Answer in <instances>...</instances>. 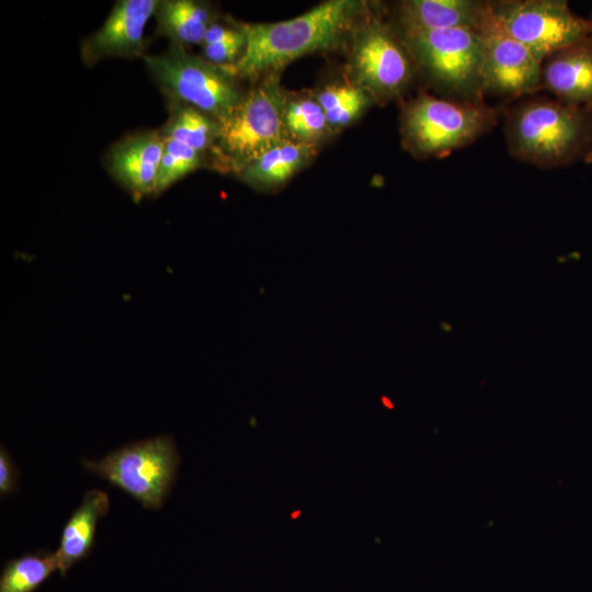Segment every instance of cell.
Segmentation results:
<instances>
[{
	"label": "cell",
	"mask_w": 592,
	"mask_h": 592,
	"mask_svg": "<svg viewBox=\"0 0 592 592\" xmlns=\"http://www.w3.org/2000/svg\"><path fill=\"white\" fill-rule=\"evenodd\" d=\"M509 153L539 169L592 162V111L545 95L503 107Z\"/></svg>",
	"instance_id": "obj_1"
},
{
	"label": "cell",
	"mask_w": 592,
	"mask_h": 592,
	"mask_svg": "<svg viewBox=\"0 0 592 592\" xmlns=\"http://www.w3.org/2000/svg\"><path fill=\"white\" fill-rule=\"evenodd\" d=\"M361 4L330 0L291 20L242 24L246 46L240 58L223 67L231 76L274 73L293 60L335 46L351 25Z\"/></svg>",
	"instance_id": "obj_2"
},
{
	"label": "cell",
	"mask_w": 592,
	"mask_h": 592,
	"mask_svg": "<svg viewBox=\"0 0 592 592\" xmlns=\"http://www.w3.org/2000/svg\"><path fill=\"white\" fill-rule=\"evenodd\" d=\"M501 110L487 102L469 103L421 93L402 109V143L417 157H445L490 133Z\"/></svg>",
	"instance_id": "obj_3"
},
{
	"label": "cell",
	"mask_w": 592,
	"mask_h": 592,
	"mask_svg": "<svg viewBox=\"0 0 592 592\" xmlns=\"http://www.w3.org/2000/svg\"><path fill=\"white\" fill-rule=\"evenodd\" d=\"M421 71L442 98L483 103L482 44L476 30L398 33Z\"/></svg>",
	"instance_id": "obj_4"
},
{
	"label": "cell",
	"mask_w": 592,
	"mask_h": 592,
	"mask_svg": "<svg viewBox=\"0 0 592 592\" xmlns=\"http://www.w3.org/2000/svg\"><path fill=\"white\" fill-rule=\"evenodd\" d=\"M153 81L170 102L191 105L220 122L242 96L232 77L220 66L187 53L172 43L159 55H145Z\"/></svg>",
	"instance_id": "obj_5"
},
{
	"label": "cell",
	"mask_w": 592,
	"mask_h": 592,
	"mask_svg": "<svg viewBox=\"0 0 592 592\" xmlns=\"http://www.w3.org/2000/svg\"><path fill=\"white\" fill-rule=\"evenodd\" d=\"M286 98L275 77L242 96L228 116L218 122L219 152L240 171L272 147L292 139L285 122Z\"/></svg>",
	"instance_id": "obj_6"
},
{
	"label": "cell",
	"mask_w": 592,
	"mask_h": 592,
	"mask_svg": "<svg viewBox=\"0 0 592 592\" xmlns=\"http://www.w3.org/2000/svg\"><path fill=\"white\" fill-rule=\"evenodd\" d=\"M179 463L174 442L166 435L125 445L99 460L82 459L88 471L122 489L146 509L162 506Z\"/></svg>",
	"instance_id": "obj_7"
},
{
	"label": "cell",
	"mask_w": 592,
	"mask_h": 592,
	"mask_svg": "<svg viewBox=\"0 0 592 592\" xmlns=\"http://www.w3.org/2000/svg\"><path fill=\"white\" fill-rule=\"evenodd\" d=\"M488 2L497 22L542 64L554 53L592 34L588 19L576 14L566 0Z\"/></svg>",
	"instance_id": "obj_8"
},
{
	"label": "cell",
	"mask_w": 592,
	"mask_h": 592,
	"mask_svg": "<svg viewBox=\"0 0 592 592\" xmlns=\"http://www.w3.org/2000/svg\"><path fill=\"white\" fill-rule=\"evenodd\" d=\"M482 44L481 83L485 98L513 103L543 91L542 62L497 22L489 10L477 29Z\"/></svg>",
	"instance_id": "obj_9"
},
{
	"label": "cell",
	"mask_w": 592,
	"mask_h": 592,
	"mask_svg": "<svg viewBox=\"0 0 592 592\" xmlns=\"http://www.w3.org/2000/svg\"><path fill=\"white\" fill-rule=\"evenodd\" d=\"M351 66L358 87L380 100L400 96L417 71L400 35L379 20H372L360 29Z\"/></svg>",
	"instance_id": "obj_10"
},
{
	"label": "cell",
	"mask_w": 592,
	"mask_h": 592,
	"mask_svg": "<svg viewBox=\"0 0 592 592\" xmlns=\"http://www.w3.org/2000/svg\"><path fill=\"white\" fill-rule=\"evenodd\" d=\"M157 0H119L103 25L81 46V57L92 66L105 57H144V31L155 14Z\"/></svg>",
	"instance_id": "obj_11"
},
{
	"label": "cell",
	"mask_w": 592,
	"mask_h": 592,
	"mask_svg": "<svg viewBox=\"0 0 592 592\" xmlns=\"http://www.w3.org/2000/svg\"><path fill=\"white\" fill-rule=\"evenodd\" d=\"M164 148L160 130L127 136L113 145L106 156L111 175L135 201L156 193V178Z\"/></svg>",
	"instance_id": "obj_12"
},
{
	"label": "cell",
	"mask_w": 592,
	"mask_h": 592,
	"mask_svg": "<svg viewBox=\"0 0 592 592\" xmlns=\"http://www.w3.org/2000/svg\"><path fill=\"white\" fill-rule=\"evenodd\" d=\"M542 84L560 102L592 111V34L548 56Z\"/></svg>",
	"instance_id": "obj_13"
},
{
	"label": "cell",
	"mask_w": 592,
	"mask_h": 592,
	"mask_svg": "<svg viewBox=\"0 0 592 592\" xmlns=\"http://www.w3.org/2000/svg\"><path fill=\"white\" fill-rule=\"evenodd\" d=\"M487 9L482 0H407L398 5L399 33L478 29Z\"/></svg>",
	"instance_id": "obj_14"
},
{
	"label": "cell",
	"mask_w": 592,
	"mask_h": 592,
	"mask_svg": "<svg viewBox=\"0 0 592 592\" xmlns=\"http://www.w3.org/2000/svg\"><path fill=\"white\" fill-rule=\"evenodd\" d=\"M109 508L106 492L92 489L84 493L81 504L66 522L55 553L61 576L89 556L94 547L98 521L106 514Z\"/></svg>",
	"instance_id": "obj_15"
},
{
	"label": "cell",
	"mask_w": 592,
	"mask_h": 592,
	"mask_svg": "<svg viewBox=\"0 0 592 592\" xmlns=\"http://www.w3.org/2000/svg\"><path fill=\"white\" fill-rule=\"evenodd\" d=\"M312 153L314 144L287 139L244 166L240 177L254 186H275L287 181Z\"/></svg>",
	"instance_id": "obj_16"
},
{
	"label": "cell",
	"mask_w": 592,
	"mask_h": 592,
	"mask_svg": "<svg viewBox=\"0 0 592 592\" xmlns=\"http://www.w3.org/2000/svg\"><path fill=\"white\" fill-rule=\"evenodd\" d=\"M155 16L158 33L179 45L203 44L212 16L207 7L192 0H162Z\"/></svg>",
	"instance_id": "obj_17"
},
{
	"label": "cell",
	"mask_w": 592,
	"mask_h": 592,
	"mask_svg": "<svg viewBox=\"0 0 592 592\" xmlns=\"http://www.w3.org/2000/svg\"><path fill=\"white\" fill-rule=\"evenodd\" d=\"M170 115L160 130L164 138L174 139L203 153L218 137L219 124L202 111L183 103L170 102Z\"/></svg>",
	"instance_id": "obj_18"
},
{
	"label": "cell",
	"mask_w": 592,
	"mask_h": 592,
	"mask_svg": "<svg viewBox=\"0 0 592 592\" xmlns=\"http://www.w3.org/2000/svg\"><path fill=\"white\" fill-rule=\"evenodd\" d=\"M56 570L55 553L39 550L10 559L0 576V592H35Z\"/></svg>",
	"instance_id": "obj_19"
},
{
	"label": "cell",
	"mask_w": 592,
	"mask_h": 592,
	"mask_svg": "<svg viewBox=\"0 0 592 592\" xmlns=\"http://www.w3.org/2000/svg\"><path fill=\"white\" fill-rule=\"evenodd\" d=\"M317 101L325 112L329 128H339L360 116L371 99L361 87L334 84L319 92Z\"/></svg>",
	"instance_id": "obj_20"
},
{
	"label": "cell",
	"mask_w": 592,
	"mask_h": 592,
	"mask_svg": "<svg viewBox=\"0 0 592 592\" xmlns=\"http://www.w3.org/2000/svg\"><path fill=\"white\" fill-rule=\"evenodd\" d=\"M285 122L292 139L314 144L329 129L317 99L301 98L287 102Z\"/></svg>",
	"instance_id": "obj_21"
},
{
	"label": "cell",
	"mask_w": 592,
	"mask_h": 592,
	"mask_svg": "<svg viewBox=\"0 0 592 592\" xmlns=\"http://www.w3.org/2000/svg\"><path fill=\"white\" fill-rule=\"evenodd\" d=\"M202 155L174 139L164 138V148L156 178V193H161L197 169L203 161Z\"/></svg>",
	"instance_id": "obj_22"
},
{
	"label": "cell",
	"mask_w": 592,
	"mask_h": 592,
	"mask_svg": "<svg viewBox=\"0 0 592 592\" xmlns=\"http://www.w3.org/2000/svg\"><path fill=\"white\" fill-rule=\"evenodd\" d=\"M244 46L246 34L242 29V31L232 38L203 45V52L207 61L216 66L229 67L240 58Z\"/></svg>",
	"instance_id": "obj_23"
},
{
	"label": "cell",
	"mask_w": 592,
	"mask_h": 592,
	"mask_svg": "<svg viewBox=\"0 0 592 592\" xmlns=\"http://www.w3.org/2000/svg\"><path fill=\"white\" fill-rule=\"evenodd\" d=\"M19 470L10 454L2 445L0 449V494L7 496L16 490Z\"/></svg>",
	"instance_id": "obj_24"
},
{
	"label": "cell",
	"mask_w": 592,
	"mask_h": 592,
	"mask_svg": "<svg viewBox=\"0 0 592 592\" xmlns=\"http://www.w3.org/2000/svg\"><path fill=\"white\" fill-rule=\"evenodd\" d=\"M441 328L447 332H451L453 330V327L447 322H442Z\"/></svg>",
	"instance_id": "obj_25"
},
{
	"label": "cell",
	"mask_w": 592,
	"mask_h": 592,
	"mask_svg": "<svg viewBox=\"0 0 592 592\" xmlns=\"http://www.w3.org/2000/svg\"><path fill=\"white\" fill-rule=\"evenodd\" d=\"M588 21H589V23L591 25V30H592V11H591V13H590V15L588 18Z\"/></svg>",
	"instance_id": "obj_26"
}]
</instances>
